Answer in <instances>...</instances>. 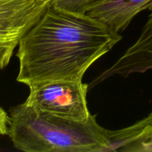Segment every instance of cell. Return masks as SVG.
<instances>
[{
	"mask_svg": "<svg viewBox=\"0 0 152 152\" xmlns=\"http://www.w3.org/2000/svg\"><path fill=\"white\" fill-rule=\"evenodd\" d=\"M121 39L120 34L86 13L49 3L19 42L16 81L28 86L50 80L81 81L91 65Z\"/></svg>",
	"mask_w": 152,
	"mask_h": 152,
	"instance_id": "6da1fadb",
	"label": "cell"
},
{
	"mask_svg": "<svg viewBox=\"0 0 152 152\" xmlns=\"http://www.w3.org/2000/svg\"><path fill=\"white\" fill-rule=\"evenodd\" d=\"M8 136L25 152H105L107 131L96 122L74 121L39 111L26 103L9 110Z\"/></svg>",
	"mask_w": 152,
	"mask_h": 152,
	"instance_id": "7a4b0ae2",
	"label": "cell"
},
{
	"mask_svg": "<svg viewBox=\"0 0 152 152\" xmlns=\"http://www.w3.org/2000/svg\"><path fill=\"white\" fill-rule=\"evenodd\" d=\"M28 87L25 103L36 109L74 121H87L91 116L86 99L88 84L82 80H50Z\"/></svg>",
	"mask_w": 152,
	"mask_h": 152,
	"instance_id": "3957f363",
	"label": "cell"
},
{
	"mask_svg": "<svg viewBox=\"0 0 152 152\" xmlns=\"http://www.w3.org/2000/svg\"><path fill=\"white\" fill-rule=\"evenodd\" d=\"M49 0H0V71L7 66L23 36L37 23Z\"/></svg>",
	"mask_w": 152,
	"mask_h": 152,
	"instance_id": "277c9868",
	"label": "cell"
},
{
	"mask_svg": "<svg viewBox=\"0 0 152 152\" xmlns=\"http://www.w3.org/2000/svg\"><path fill=\"white\" fill-rule=\"evenodd\" d=\"M149 70H152V10L135 43L112 66L88 84V89H91L112 76L128 77L132 74H142Z\"/></svg>",
	"mask_w": 152,
	"mask_h": 152,
	"instance_id": "5b68a950",
	"label": "cell"
},
{
	"mask_svg": "<svg viewBox=\"0 0 152 152\" xmlns=\"http://www.w3.org/2000/svg\"><path fill=\"white\" fill-rule=\"evenodd\" d=\"M146 9L152 10V0H104L91 7L86 14L120 34L135 16Z\"/></svg>",
	"mask_w": 152,
	"mask_h": 152,
	"instance_id": "8992f818",
	"label": "cell"
},
{
	"mask_svg": "<svg viewBox=\"0 0 152 152\" xmlns=\"http://www.w3.org/2000/svg\"><path fill=\"white\" fill-rule=\"evenodd\" d=\"M107 137L105 152H152V111L129 127L108 130Z\"/></svg>",
	"mask_w": 152,
	"mask_h": 152,
	"instance_id": "52a82bcc",
	"label": "cell"
},
{
	"mask_svg": "<svg viewBox=\"0 0 152 152\" xmlns=\"http://www.w3.org/2000/svg\"><path fill=\"white\" fill-rule=\"evenodd\" d=\"M50 3L63 10L78 13H86L91 7L104 0H49Z\"/></svg>",
	"mask_w": 152,
	"mask_h": 152,
	"instance_id": "ba28073f",
	"label": "cell"
},
{
	"mask_svg": "<svg viewBox=\"0 0 152 152\" xmlns=\"http://www.w3.org/2000/svg\"><path fill=\"white\" fill-rule=\"evenodd\" d=\"M10 121L9 114L0 105V135H8V126Z\"/></svg>",
	"mask_w": 152,
	"mask_h": 152,
	"instance_id": "9c48e42d",
	"label": "cell"
}]
</instances>
